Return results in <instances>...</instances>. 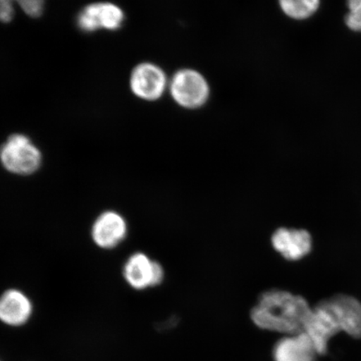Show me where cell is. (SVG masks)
Returning a JSON list of instances; mask_svg holds the SVG:
<instances>
[{
  "instance_id": "6da1fadb",
  "label": "cell",
  "mask_w": 361,
  "mask_h": 361,
  "mask_svg": "<svg viewBox=\"0 0 361 361\" xmlns=\"http://www.w3.org/2000/svg\"><path fill=\"white\" fill-rule=\"evenodd\" d=\"M304 332L319 355L327 354L329 343L338 333L361 338V303L355 297L336 295L313 307Z\"/></svg>"
},
{
  "instance_id": "7a4b0ae2",
  "label": "cell",
  "mask_w": 361,
  "mask_h": 361,
  "mask_svg": "<svg viewBox=\"0 0 361 361\" xmlns=\"http://www.w3.org/2000/svg\"><path fill=\"white\" fill-rule=\"evenodd\" d=\"M311 310L312 307L304 297L273 288L262 293L250 317L260 329L290 336L304 332Z\"/></svg>"
},
{
  "instance_id": "3957f363",
  "label": "cell",
  "mask_w": 361,
  "mask_h": 361,
  "mask_svg": "<svg viewBox=\"0 0 361 361\" xmlns=\"http://www.w3.org/2000/svg\"><path fill=\"white\" fill-rule=\"evenodd\" d=\"M43 156L25 135L13 134L0 147V164L8 173L29 177L42 168Z\"/></svg>"
},
{
  "instance_id": "277c9868",
  "label": "cell",
  "mask_w": 361,
  "mask_h": 361,
  "mask_svg": "<svg viewBox=\"0 0 361 361\" xmlns=\"http://www.w3.org/2000/svg\"><path fill=\"white\" fill-rule=\"evenodd\" d=\"M170 92L179 106L194 109L204 105L209 97L207 80L196 71L183 69L177 72L171 79Z\"/></svg>"
},
{
  "instance_id": "5b68a950",
  "label": "cell",
  "mask_w": 361,
  "mask_h": 361,
  "mask_svg": "<svg viewBox=\"0 0 361 361\" xmlns=\"http://www.w3.org/2000/svg\"><path fill=\"white\" fill-rule=\"evenodd\" d=\"M125 281L135 290L159 286L165 279L162 265L142 252H135L126 260L123 269Z\"/></svg>"
},
{
  "instance_id": "8992f818",
  "label": "cell",
  "mask_w": 361,
  "mask_h": 361,
  "mask_svg": "<svg viewBox=\"0 0 361 361\" xmlns=\"http://www.w3.org/2000/svg\"><path fill=\"white\" fill-rule=\"evenodd\" d=\"M128 224L123 215L114 210H106L94 219L90 236L94 245L102 250H114L126 240Z\"/></svg>"
},
{
  "instance_id": "52a82bcc",
  "label": "cell",
  "mask_w": 361,
  "mask_h": 361,
  "mask_svg": "<svg viewBox=\"0 0 361 361\" xmlns=\"http://www.w3.org/2000/svg\"><path fill=\"white\" fill-rule=\"evenodd\" d=\"M274 250L287 261H300L308 256L313 248V238L305 229L279 228L270 238Z\"/></svg>"
},
{
  "instance_id": "ba28073f",
  "label": "cell",
  "mask_w": 361,
  "mask_h": 361,
  "mask_svg": "<svg viewBox=\"0 0 361 361\" xmlns=\"http://www.w3.org/2000/svg\"><path fill=\"white\" fill-rule=\"evenodd\" d=\"M124 21V13L111 3H96L79 13L76 23L81 31L90 33L98 30H116Z\"/></svg>"
},
{
  "instance_id": "9c48e42d",
  "label": "cell",
  "mask_w": 361,
  "mask_h": 361,
  "mask_svg": "<svg viewBox=\"0 0 361 361\" xmlns=\"http://www.w3.org/2000/svg\"><path fill=\"white\" fill-rule=\"evenodd\" d=\"M168 85L164 71L152 63L135 67L130 85L135 96L145 101H156L164 94Z\"/></svg>"
},
{
  "instance_id": "30bf717a",
  "label": "cell",
  "mask_w": 361,
  "mask_h": 361,
  "mask_svg": "<svg viewBox=\"0 0 361 361\" xmlns=\"http://www.w3.org/2000/svg\"><path fill=\"white\" fill-rule=\"evenodd\" d=\"M34 313L30 297L19 288H8L0 295V322L12 328L28 324Z\"/></svg>"
},
{
  "instance_id": "8fae6325",
  "label": "cell",
  "mask_w": 361,
  "mask_h": 361,
  "mask_svg": "<svg viewBox=\"0 0 361 361\" xmlns=\"http://www.w3.org/2000/svg\"><path fill=\"white\" fill-rule=\"evenodd\" d=\"M274 361H316L319 355L305 332L286 336L274 347Z\"/></svg>"
},
{
  "instance_id": "7c38bea8",
  "label": "cell",
  "mask_w": 361,
  "mask_h": 361,
  "mask_svg": "<svg viewBox=\"0 0 361 361\" xmlns=\"http://www.w3.org/2000/svg\"><path fill=\"white\" fill-rule=\"evenodd\" d=\"M281 10L293 20H306L317 11L320 0H279Z\"/></svg>"
},
{
  "instance_id": "4fadbf2b",
  "label": "cell",
  "mask_w": 361,
  "mask_h": 361,
  "mask_svg": "<svg viewBox=\"0 0 361 361\" xmlns=\"http://www.w3.org/2000/svg\"><path fill=\"white\" fill-rule=\"evenodd\" d=\"M349 12L345 16V24L351 30L361 32V0H347Z\"/></svg>"
},
{
  "instance_id": "5bb4252c",
  "label": "cell",
  "mask_w": 361,
  "mask_h": 361,
  "mask_svg": "<svg viewBox=\"0 0 361 361\" xmlns=\"http://www.w3.org/2000/svg\"><path fill=\"white\" fill-rule=\"evenodd\" d=\"M15 2L30 17L37 18L42 15L44 0H15Z\"/></svg>"
},
{
  "instance_id": "9a60e30c",
  "label": "cell",
  "mask_w": 361,
  "mask_h": 361,
  "mask_svg": "<svg viewBox=\"0 0 361 361\" xmlns=\"http://www.w3.org/2000/svg\"><path fill=\"white\" fill-rule=\"evenodd\" d=\"M13 2L15 0H0V21L8 23L12 20L15 15Z\"/></svg>"
},
{
  "instance_id": "2e32d148",
  "label": "cell",
  "mask_w": 361,
  "mask_h": 361,
  "mask_svg": "<svg viewBox=\"0 0 361 361\" xmlns=\"http://www.w3.org/2000/svg\"><path fill=\"white\" fill-rule=\"evenodd\" d=\"M0 361H1V360H0Z\"/></svg>"
}]
</instances>
